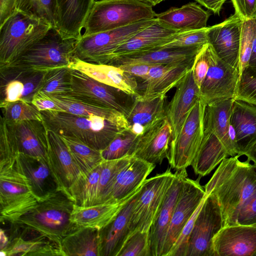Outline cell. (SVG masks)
<instances>
[{"instance_id":"1","label":"cell","mask_w":256,"mask_h":256,"mask_svg":"<svg viewBox=\"0 0 256 256\" xmlns=\"http://www.w3.org/2000/svg\"><path fill=\"white\" fill-rule=\"evenodd\" d=\"M41 113L48 129L61 136L77 138L99 150L104 149L120 132L128 129L126 117L111 119L52 110Z\"/></svg>"},{"instance_id":"2","label":"cell","mask_w":256,"mask_h":256,"mask_svg":"<svg viewBox=\"0 0 256 256\" xmlns=\"http://www.w3.org/2000/svg\"><path fill=\"white\" fill-rule=\"evenodd\" d=\"M74 204L65 192L56 190L10 224L36 231L60 248L64 237L78 227L70 218Z\"/></svg>"},{"instance_id":"3","label":"cell","mask_w":256,"mask_h":256,"mask_svg":"<svg viewBox=\"0 0 256 256\" xmlns=\"http://www.w3.org/2000/svg\"><path fill=\"white\" fill-rule=\"evenodd\" d=\"M77 41L64 38L56 28H52L41 40L5 68L45 72L68 67L74 56Z\"/></svg>"},{"instance_id":"4","label":"cell","mask_w":256,"mask_h":256,"mask_svg":"<svg viewBox=\"0 0 256 256\" xmlns=\"http://www.w3.org/2000/svg\"><path fill=\"white\" fill-rule=\"evenodd\" d=\"M17 156L0 164V220L15 222L32 210L40 200L24 172Z\"/></svg>"},{"instance_id":"5","label":"cell","mask_w":256,"mask_h":256,"mask_svg":"<svg viewBox=\"0 0 256 256\" xmlns=\"http://www.w3.org/2000/svg\"><path fill=\"white\" fill-rule=\"evenodd\" d=\"M52 28L42 20L16 11L0 26V68L13 62Z\"/></svg>"},{"instance_id":"6","label":"cell","mask_w":256,"mask_h":256,"mask_svg":"<svg viewBox=\"0 0 256 256\" xmlns=\"http://www.w3.org/2000/svg\"><path fill=\"white\" fill-rule=\"evenodd\" d=\"M152 6L139 0H95L82 35L108 30L156 18Z\"/></svg>"},{"instance_id":"7","label":"cell","mask_w":256,"mask_h":256,"mask_svg":"<svg viewBox=\"0 0 256 256\" xmlns=\"http://www.w3.org/2000/svg\"><path fill=\"white\" fill-rule=\"evenodd\" d=\"M256 191V164L239 160L217 184L211 194L221 208L224 226H229L242 205Z\"/></svg>"},{"instance_id":"8","label":"cell","mask_w":256,"mask_h":256,"mask_svg":"<svg viewBox=\"0 0 256 256\" xmlns=\"http://www.w3.org/2000/svg\"><path fill=\"white\" fill-rule=\"evenodd\" d=\"M69 72L70 89L65 95L128 116L137 96L100 82L77 70L69 68Z\"/></svg>"},{"instance_id":"9","label":"cell","mask_w":256,"mask_h":256,"mask_svg":"<svg viewBox=\"0 0 256 256\" xmlns=\"http://www.w3.org/2000/svg\"><path fill=\"white\" fill-rule=\"evenodd\" d=\"M156 20L155 18L115 29L82 34L76 43L74 56L88 62L107 64L120 46Z\"/></svg>"},{"instance_id":"10","label":"cell","mask_w":256,"mask_h":256,"mask_svg":"<svg viewBox=\"0 0 256 256\" xmlns=\"http://www.w3.org/2000/svg\"><path fill=\"white\" fill-rule=\"evenodd\" d=\"M174 176L170 168L144 180L136 194L132 210L130 234L138 231L149 232Z\"/></svg>"},{"instance_id":"11","label":"cell","mask_w":256,"mask_h":256,"mask_svg":"<svg viewBox=\"0 0 256 256\" xmlns=\"http://www.w3.org/2000/svg\"><path fill=\"white\" fill-rule=\"evenodd\" d=\"M206 106L200 98L190 112L178 136L171 142L166 159L176 171L191 166L200 148L204 134Z\"/></svg>"},{"instance_id":"12","label":"cell","mask_w":256,"mask_h":256,"mask_svg":"<svg viewBox=\"0 0 256 256\" xmlns=\"http://www.w3.org/2000/svg\"><path fill=\"white\" fill-rule=\"evenodd\" d=\"M224 226L216 196L207 195L196 219L185 256H214L213 238Z\"/></svg>"},{"instance_id":"13","label":"cell","mask_w":256,"mask_h":256,"mask_svg":"<svg viewBox=\"0 0 256 256\" xmlns=\"http://www.w3.org/2000/svg\"><path fill=\"white\" fill-rule=\"evenodd\" d=\"M209 57L210 67L200 88V98L206 104L234 98L239 79L238 70L222 60L210 44Z\"/></svg>"},{"instance_id":"14","label":"cell","mask_w":256,"mask_h":256,"mask_svg":"<svg viewBox=\"0 0 256 256\" xmlns=\"http://www.w3.org/2000/svg\"><path fill=\"white\" fill-rule=\"evenodd\" d=\"M200 178L193 180L187 174L182 178L162 256H167L182 228L206 196L204 188L200 184Z\"/></svg>"},{"instance_id":"15","label":"cell","mask_w":256,"mask_h":256,"mask_svg":"<svg viewBox=\"0 0 256 256\" xmlns=\"http://www.w3.org/2000/svg\"><path fill=\"white\" fill-rule=\"evenodd\" d=\"M48 146L46 158L50 168L57 190L65 192L70 197L69 190L80 176V172L61 136L48 128Z\"/></svg>"},{"instance_id":"16","label":"cell","mask_w":256,"mask_h":256,"mask_svg":"<svg viewBox=\"0 0 256 256\" xmlns=\"http://www.w3.org/2000/svg\"><path fill=\"white\" fill-rule=\"evenodd\" d=\"M242 20L234 14L223 22L210 26L208 43L223 61L238 70Z\"/></svg>"},{"instance_id":"17","label":"cell","mask_w":256,"mask_h":256,"mask_svg":"<svg viewBox=\"0 0 256 256\" xmlns=\"http://www.w3.org/2000/svg\"><path fill=\"white\" fill-rule=\"evenodd\" d=\"M212 242L214 256H252L256 250V226H224Z\"/></svg>"},{"instance_id":"18","label":"cell","mask_w":256,"mask_h":256,"mask_svg":"<svg viewBox=\"0 0 256 256\" xmlns=\"http://www.w3.org/2000/svg\"><path fill=\"white\" fill-rule=\"evenodd\" d=\"M186 170L176 171L163 202L150 229L151 256H162L166 235L176 203L182 180Z\"/></svg>"},{"instance_id":"19","label":"cell","mask_w":256,"mask_h":256,"mask_svg":"<svg viewBox=\"0 0 256 256\" xmlns=\"http://www.w3.org/2000/svg\"><path fill=\"white\" fill-rule=\"evenodd\" d=\"M7 246L0 251L2 256H63L60 247L38 232L16 226Z\"/></svg>"},{"instance_id":"20","label":"cell","mask_w":256,"mask_h":256,"mask_svg":"<svg viewBox=\"0 0 256 256\" xmlns=\"http://www.w3.org/2000/svg\"><path fill=\"white\" fill-rule=\"evenodd\" d=\"M172 140V128L166 116L138 136L134 156L154 164H160L167 158Z\"/></svg>"},{"instance_id":"21","label":"cell","mask_w":256,"mask_h":256,"mask_svg":"<svg viewBox=\"0 0 256 256\" xmlns=\"http://www.w3.org/2000/svg\"><path fill=\"white\" fill-rule=\"evenodd\" d=\"M176 88L174 94L166 110L172 130V140L178 136L190 112L200 98V90L194 82L192 68Z\"/></svg>"},{"instance_id":"22","label":"cell","mask_w":256,"mask_h":256,"mask_svg":"<svg viewBox=\"0 0 256 256\" xmlns=\"http://www.w3.org/2000/svg\"><path fill=\"white\" fill-rule=\"evenodd\" d=\"M68 68L80 72L105 84L119 88L129 94L140 96L135 76L119 67L109 64H98L74 56Z\"/></svg>"},{"instance_id":"23","label":"cell","mask_w":256,"mask_h":256,"mask_svg":"<svg viewBox=\"0 0 256 256\" xmlns=\"http://www.w3.org/2000/svg\"><path fill=\"white\" fill-rule=\"evenodd\" d=\"M179 32L164 26L157 19L156 22L120 46L112 54L109 62L118 56L157 49L170 42Z\"/></svg>"},{"instance_id":"24","label":"cell","mask_w":256,"mask_h":256,"mask_svg":"<svg viewBox=\"0 0 256 256\" xmlns=\"http://www.w3.org/2000/svg\"><path fill=\"white\" fill-rule=\"evenodd\" d=\"M140 187L117 216L106 226L99 230L98 256H118L131 233L130 226L131 212Z\"/></svg>"},{"instance_id":"25","label":"cell","mask_w":256,"mask_h":256,"mask_svg":"<svg viewBox=\"0 0 256 256\" xmlns=\"http://www.w3.org/2000/svg\"><path fill=\"white\" fill-rule=\"evenodd\" d=\"M202 47L158 48L118 56L110 60L108 64L116 66L131 62L150 64L190 65L192 64L196 55Z\"/></svg>"},{"instance_id":"26","label":"cell","mask_w":256,"mask_h":256,"mask_svg":"<svg viewBox=\"0 0 256 256\" xmlns=\"http://www.w3.org/2000/svg\"><path fill=\"white\" fill-rule=\"evenodd\" d=\"M192 65L152 64L140 88L142 92L138 96L150 99L166 96L190 70Z\"/></svg>"},{"instance_id":"27","label":"cell","mask_w":256,"mask_h":256,"mask_svg":"<svg viewBox=\"0 0 256 256\" xmlns=\"http://www.w3.org/2000/svg\"><path fill=\"white\" fill-rule=\"evenodd\" d=\"M94 0H57L56 29L64 38L79 40Z\"/></svg>"},{"instance_id":"28","label":"cell","mask_w":256,"mask_h":256,"mask_svg":"<svg viewBox=\"0 0 256 256\" xmlns=\"http://www.w3.org/2000/svg\"><path fill=\"white\" fill-rule=\"evenodd\" d=\"M10 124L14 134L18 153L47 158L48 138L44 121L30 120Z\"/></svg>"},{"instance_id":"29","label":"cell","mask_w":256,"mask_h":256,"mask_svg":"<svg viewBox=\"0 0 256 256\" xmlns=\"http://www.w3.org/2000/svg\"><path fill=\"white\" fill-rule=\"evenodd\" d=\"M156 164L134 156L130 162L118 174L112 186L109 202L128 198L140 187Z\"/></svg>"},{"instance_id":"30","label":"cell","mask_w":256,"mask_h":256,"mask_svg":"<svg viewBox=\"0 0 256 256\" xmlns=\"http://www.w3.org/2000/svg\"><path fill=\"white\" fill-rule=\"evenodd\" d=\"M166 96L150 99L136 97L134 104L126 118L128 129L138 136L143 134L166 116Z\"/></svg>"},{"instance_id":"31","label":"cell","mask_w":256,"mask_h":256,"mask_svg":"<svg viewBox=\"0 0 256 256\" xmlns=\"http://www.w3.org/2000/svg\"><path fill=\"white\" fill-rule=\"evenodd\" d=\"M138 190L128 198L119 202L101 203L87 206H80L74 204L70 217L71 220L78 226L100 230L117 216Z\"/></svg>"},{"instance_id":"32","label":"cell","mask_w":256,"mask_h":256,"mask_svg":"<svg viewBox=\"0 0 256 256\" xmlns=\"http://www.w3.org/2000/svg\"><path fill=\"white\" fill-rule=\"evenodd\" d=\"M210 14L196 2H191L180 8H171L156 14V18L164 26L178 30L201 29L207 26Z\"/></svg>"},{"instance_id":"33","label":"cell","mask_w":256,"mask_h":256,"mask_svg":"<svg viewBox=\"0 0 256 256\" xmlns=\"http://www.w3.org/2000/svg\"><path fill=\"white\" fill-rule=\"evenodd\" d=\"M17 160L30 182L34 194L40 200L57 190L47 158L19 153Z\"/></svg>"},{"instance_id":"34","label":"cell","mask_w":256,"mask_h":256,"mask_svg":"<svg viewBox=\"0 0 256 256\" xmlns=\"http://www.w3.org/2000/svg\"><path fill=\"white\" fill-rule=\"evenodd\" d=\"M230 124L236 132L240 156L256 140V105L234 100Z\"/></svg>"},{"instance_id":"35","label":"cell","mask_w":256,"mask_h":256,"mask_svg":"<svg viewBox=\"0 0 256 256\" xmlns=\"http://www.w3.org/2000/svg\"><path fill=\"white\" fill-rule=\"evenodd\" d=\"M234 100V98H230L206 104L204 119V130L213 132L231 156L237 155L229 136L230 119Z\"/></svg>"},{"instance_id":"36","label":"cell","mask_w":256,"mask_h":256,"mask_svg":"<svg viewBox=\"0 0 256 256\" xmlns=\"http://www.w3.org/2000/svg\"><path fill=\"white\" fill-rule=\"evenodd\" d=\"M228 156L218 138L213 132L204 130L203 140L191 166L196 174L204 176Z\"/></svg>"},{"instance_id":"37","label":"cell","mask_w":256,"mask_h":256,"mask_svg":"<svg viewBox=\"0 0 256 256\" xmlns=\"http://www.w3.org/2000/svg\"><path fill=\"white\" fill-rule=\"evenodd\" d=\"M99 230L78 226L62 239L60 248L63 256H98Z\"/></svg>"},{"instance_id":"38","label":"cell","mask_w":256,"mask_h":256,"mask_svg":"<svg viewBox=\"0 0 256 256\" xmlns=\"http://www.w3.org/2000/svg\"><path fill=\"white\" fill-rule=\"evenodd\" d=\"M102 163L90 172L80 174L70 186L69 195L74 204L83 206L95 204Z\"/></svg>"},{"instance_id":"39","label":"cell","mask_w":256,"mask_h":256,"mask_svg":"<svg viewBox=\"0 0 256 256\" xmlns=\"http://www.w3.org/2000/svg\"><path fill=\"white\" fill-rule=\"evenodd\" d=\"M48 96L61 109L62 112L82 116H98L111 119L126 117L116 110L93 105L68 95Z\"/></svg>"},{"instance_id":"40","label":"cell","mask_w":256,"mask_h":256,"mask_svg":"<svg viewBox=\"0 0 256 256\" xmlns=\"http://www.w3.org/2000/svg\"><path fill=\"white\" fill-rule=\"evenodd\" d=\"M60 136L66 143L80 174L90 172L104 160L101 150L90 147L77 138Z\"/></svg>"},{"instance_id":"41","label":"cell","mask_w":256,"mask_h":256,"mask_svg":"<svg viewBox=\"0 0 256 256\" xmlns=\"http://www.w3.org/2000/svg\"><path fill=\"white\" fill-rule=\"evenodd\" d=\"M134 156L112 160H104L102 163L96 204L109 202L114 182L120 172L132 159Z\"/></svg>"},{"instance_id":"42","label":"cell","mask_w":256,"mask_h":256,"mask_svg":"<svg viewBox=\"0 0 256 256\" xmlns=\"http://www.w3.org/2000/svg\"><path fill=\"white\" fill-rule=\"evenodd\" d=\"M16 10L42 20L56 28L57 0H17Z\"/></svg>"},{"instance_id":"43","label":"cell","mask_w":256,"mask_h":256,"mask_svg":"<svg viewBox=\"0 0 256 256\" xmlns=\"http://www.w3.org/2000/svg\"><path fill=\"white\" fill-rule=\"evenodd\" d=\"M138 138V136L129 129L123 130L104 149L101 150L103 159L112 160L134 156Z\"/></svg>"},{"instance_id":"44","label":"cell","mask_w":256,"mask_h":256,"mask_svg":"<svg viewBox=\"0 0 256 256\" xmlns=\"http://www.w3.org/2000/svg\"><path fill=\"white\" fill-rule=\"evenodd\" d=\"M0 107L2 112V116L11 124L30 120L44 121L41 112L32 102L24 100L0 104Z\"/></svg>"},{"instance_id":"45","label":"cell","mask_w":256,"mask_h":256,"mask_svg":"<svg viewBox=\"0 0 256 256\" xmlns=\"http://www.w3.org/2000/svg\"><path fill=\"white\" fill-rule=\"evenodd\" d=\"M70 89L69 68L63 67L48 71L40 90L50 96L65 95Z\"/></svg>"},{"instance_id":"46","label":"cell","mask_w":256,"mask_h":256,"mask_svg":"<svg viewBox=\"0 0 256 256\" xmlns=\"http://www.w3.org/2000/svg\"><path fill=\"white\" fill-rule=\"evenodd\" d=\"M210 28V26H206L201 29L180 31L170 42L158 48L202 47L208 43V34Z\"/></svg>"},{"instance_id":"47","label":"cell","mask_w":256,"mask_h":256,"mask_svg":"<svg viewBox=\"0 0 256 256\" xmlns=\"http://www.w3.org/2000/svg\"><path fill=\"white\" fill-rule=\"evenodd\" d=\"M256 36V18L242 20L239 52V76L248 66L254 38Z\"/></svg>"},{"instance_id":"48","label":"cell","mask_w":256,"mask_h":256,"mask_svg":"<svg viewBox=\"0 0 256 256\" xmlns=\"http://www.w3.org/2000/svg\"><path fill=\"white\" fill-rule=\"evenodd\" d=\"M234 99L256 105V66H248L239 76Z\"/></svg>"},{"instance_id":"49","label":"cell","mask_w":256,"mask_h":256,"mask_svg":"<svg viewBox=\"0 0 256 256\" xmlns=\"http://www.w3.org/2000/svg\"><path fill=\"white\" fill-rule=\"evenodd\" d=\"M118 256H151L149 232L138 231L132 233Z\"/></svg>"},{"instance_id":"50","label":"cell","mask_w":256,"mask_h":256,"mask_svg":"<svg viewBox=\"0 0 256 256\" xmlns=\"http://www.w3.org/2000/svg\"><path fill=\"white\" fill-rule=\"evenodd\" d=\"M18 154L12 126L1 116L0 122V164L15 158Z\"/></svg>"},{"instance_id":"51","label":"cell","mask_w":256,"mask_h":256,"mask_svg":"<svg viewBox=\"0 0 256 256\" xmlns=\"http://www.w3.org/2000/svg\"><path fill=\"white\" fill-rule=\"evenodd\" d=\"M210 44L203 46L196 55L192 66L194 82L200 90L210 67Z\"/></svg>"},{"instance_id":"52","label":"cell","mask_w":256,"mask_h":256,"mask_svg":"<svg viewBox=\"0 0 256 256\" xmlns=\"http://www.w3.org/2000/svg\"><path fill=\"white\" fill-rule=\"evenodd\" d=\"M256 226V191L242 205L229 226Z\"/></svg>"},{"instance_id":"53","label":"cell","mask_w":256,"mask_h":256,"mask_svg":"<svg viewBox=\"0 0 256 256\" xmlns=\"http://www.w3.org/2000/svg\"><path fill=\"white\" fill-rule=\"evenodd\" d=\"M205 199V198H204ZM202 200L187 223L182 228L178 239L168 253L167 256H185L188 239L192 231L196 219L203 204Z\"/></svg>"},{"instance_id":"54","label":"cell","mask_w":256,"mask_h":256,"mask_svg":"<svg viewBox=\"0 0 256 256\" xmlns=\"http://www.w3.org/2000/svg\"><path fill=\"white\" fill-rule=\"evenodd\" d=\"M234 14L242 20L256 18V0H230Z\"/></svg>"},{"instance_id":"55","label":"cell","mask_w":256,"mask_h":256,"mask_svg":"<svg viewBox=\"0 0 256 256\" xmlns=\"http://www.w3.org/2000/svg\"><path fill=\"white\" fill-rule=\"evenodd\" d=\"M31 102L40 112L46 110L62 112L61 109L50 96L40 90L37 92L34 95Z\"/></svg>"},{"instance_id":"56","label":"cell","mask_w":256,"mask_h":256,"mask_svg":"<svg viewBox=\"0 0 256 256\" xmlns=\"http://www.w3.org/2000/svg\"><path fill=\"white\" fill-rule=\"evenodd\" d=\"M152 65L140 62H131L120 64L117 66L136 78L144 80L148 77Z\"/></svg>"},{"instance_id":"57","label":"cell","mask_w":256,"mask_h":256,"mask_svg":"<svg viewBox=\"0 0 256 256\" xmlns=\"http://www.w3.org/2000/svg\"><path fill=\"white\" fill-rule=\"evenodd\" d=\"M17 0H0V26L16 12Z\"/></svg>"},{"instance_id":"58","label":"cell","mask_w":256,"mask_h":256,"mask_svg":"<svg viewBox=\"0 0 256 256\" xmlns=\"http://www.w3.org/2000/svg\"><path fill=\"white\" fill-rule=\"evenodd\" d=\"M198 4L219 14L223 4L227 0H195Z\"/></svg>"},{"instance_id":"59","label":"cell","mask_w":256,"mask_h":256,"mask_svg":"<svg viewBox=\"0 0 256 256\" xmlns=\"http://www.w3.org/2000/svg\"><path fill=\"white\" fill-rule=\"evenodd\" d=\"M248 159L256 164V140L250 145L242 154Z\"/></svg>"},{"instance_id":"60","label":"cell","mask_w":256,"mask_h":256,"mask_svg":"<svg viewBox=\"0 0 256 256\" xmlns=\"http://www.w3.org/2000/svg\"><path fill=\"white\" fill-rule=\"evenodd\" d=\"M248 66H256V36L254 38Z\"/></svg>"},{"instance_id":"61","label":"cell","mask_w":256,"mask_h":256,"mask_svg":"<svg viewBox=\"0 0 256 256\" xmlns=\"http://www.w3.org/2000/svg\"><path fill=\"white\" fill-rule=\"evenodd\" d=\"M0 250H4L8 245L9 242V238L6 234L4 230L2 228L0 229Z\"/></svg>"},{"instance_id":"62","label":"cell","mask_w":256,"mask_h":256,"mask_svg":"<svg viewBox=\"0 0 256 256\" xmlns=\"http://www.w3.org/2000/svg\"><path fill=\"white\" fill-rule=\"evenodd\" d=\"M141 2H142L144 3L148 4L150 5H151L152 6H155L158 4H159L161 2L164 1L166 0H139Z\"/></svg>"},{"instance_id":"63","label":"cell","mask_w":256,"mask_h":256,"mask_svg":"<svg viewBox=\"0 0 256 256\" xmlns=\"http://www.w3.org/2000/svg\"><path fill=\"white\" fill-rule=\"evenodd\" d=\"M256 256V250L255 251V252H254V254H253V256Z\"/></svg>"}]
</instances>
